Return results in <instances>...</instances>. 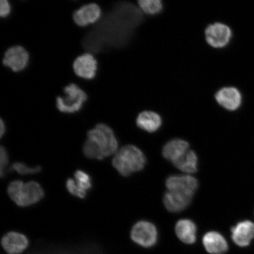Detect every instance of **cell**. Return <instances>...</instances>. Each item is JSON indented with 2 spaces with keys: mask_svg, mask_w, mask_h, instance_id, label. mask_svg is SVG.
I'll list each match as a JSON object with an SVG mask.
<instances>
[{
  "mask_svg": "<svg viewBox=\"0 0 254 254\" xmlns=\"http://www.w3.org/2000/svg\"><path fill=\"white\" fill-rule=\"evenodd\" d=\"M87 100L86 92L77 84L72 82L63 88L62 96L56 98V108L62 113L74 114L83 108Z\"/></svg>",
  "mask_w": 254,
  "mask_h": 254,
  "instance_id": "4",
  "label": "cell"
},
{
  "mask_svg": "<svg viewBox=\"0 0 254 254\" xmlns=\"http://www.w3.org/2000/svg\"><path fill=\"white\" fill-rule=\"evenodd\" d=\"M72 69L79 78L90 80L96 77L98 63L92 54L83 53L76 57L72 63Z\"/></svg>",
  "mask_w": 254,
  "mask_h": 254,
  "instance_id": "9",
  "label": "cell"
},
{
  "mask_svg": "<svg viewBox=\"0 0 254 254\" xmlns=\"http://www.w3.org/2000/svg\"><path fill=\"white\" fill-rule=\"evenodd\" d=\"M198 181L192 176H172L166 181V187L170 191L182 193L189 197H192L198 189Z\"/></svg>",
  "mask_w": 254,
  "mask_h": 254,
  "instance_id": "11",
  "label": "cell"
},
{
  "mask_svg": "<svg viewBox=\"0 0 254 254\" xmlns=\"http://www.w3.org/2000/svg\"><path fill=\"white\" fill-rule=\"evenodd\" d=\"M173 164L178 169L184 173H194L197 171L198 158L194 151L189 150L186 154Z\"/></svg>",
  "mask_w": 254,
  "mask_h": 254,
  "instance_id": "19",
  "label": "cell"
},
{
  "mask_svg": "<svg viewBox=\"0 0 254 254\" xmlns=\"http://www.w3.org/2000/svg\"><path fill=\"white\" fill-rule=\"evenodd\" d=\"M29 238L21 232H7L1 237L0 245L7 254H23L30 247Z\"/></svg>",
  "mask_w": 254,
  "mask_h": 254,
  "instance_id": "8",
  "label": "cell"
},
{
  "mask_svg": "<svg viewBox=\"0 0 254 254\" xmlns=\"http://www.w3.org/2000/svg\"><path fill=\"white\" fill-rule=\"evenodd\" d=\"M75 182L79 188L87 192L91 189L92 183L90 176L84 171L77 170L74 175Z\"/></svg>",
  "mask_w": 254,
  "mask_h": 254,
  "instance_id": "21",
  "label": "cell"
},
{
  "mask_svg": "<svg viewBox=\"0 0 254 254\" xmlns=\"http://www.w3.org/2000/svg\"><path fill=\"white\" fill-rule=\"evenodd\" d=\"M232 239L238 246L246 247L249 246L254 238V223L246 220L238 222L231 228Z\"/></svg>",
  "mask_w": 254,
  "mask_h": 254,
  "instance_id": "13",
  "label": "cell"
},
{
  "mask_svg": "<svg viewBox=\"0 0 254 254\" xmlns=\"http://www.w3.org/2000/svg\"><path fill=\"white\" fill-rule=\"evenodd\" d=\"M145 164L144 154L138 148L132 145L121 148L113 160V167L124 177H128L142 170Z\"/></svg>",
  "mask_w": 254,
  "mask_h": 254,
  "instance_id": "1",
  "label": "cell"
},
{
  "mask_svg": "<svg viewBox=\"0 0 254 254\" xmlns=\"http://www.w3.org/2000/svg\"><path fill=\"white\" fill-rule=\"evenodd\" d=\"M156 227L150 222L141 221L133 226L130 237L133 242L144 248L155 245L157 241Z\"/></svg>",
  "mask_w": 254,
  "mask_h": 254,
  "instance_id": "6",
  "label": "cell"
},
{
  "mask_svg": "<svg viewBox=\"0 0 254 254\" xmlns=\"http://www.w3.org/2000/svg\"><path fill=\"white\" fill-rule=\"evenodd\" d=\"M6 132V126L5 124L3 121L2 119H1V121H0V135H1V137L2 138L3 136L5 134Z\"/></svg>",
  "mask_w": 254,
  "mask_h": 254,
  "instance_id": "26",
  "label": "cell"
},
{
  "mask_svg": "<svg viewBox=\"0 0 254 254\" xmlns=\"http://www.w3.org/2000/svg\"><path fill=\"white\" fill-rule=\"evenodd\" d=\"M215 99L222 108L228 111L239 110L244 103L243 93L234 86L221 88L215 94Z\"/></svg>",
  "mask_w": 254,
  "mask_h": 254,
  "instance_id": "10",
  "label": "cell"
},
{
  "mask_svg": "<svg viewBox=\"0 0 254 254\" xmlns=\"http://www.w3.org/2000/svg\"><path fill=\"white\" fill-rule=\"evenodd\" d=\"M29 53L21 46H14L5 51L2 60V64L13 72L23 71L28 66Z\"/></svg>",
  "mask_w": 254,
  "mask_h": 254,
  "instance_id": "7",
  "label": "cell"
},
{
  "mask_svg": "<svg viewBox=\"0 0 254 254\" xmlns=\"http://www.w3.org/2000/svg\"><path fill=\"white\" fill-rule=\"evenodd\" d=\"M66 187L68 192L73 195L80 198H84L86 196L87 192L79 189L75 181L72 179L66 180Z\"/></svg>",
  "mask_w": 254,
  "mask_h": 254,
  "instance_id": "23",
  "label": "cell"
},
{
  "mask_svg": "<svg viewBox=\"0 0 254 254\" xmlns=\"http://www.w3.org/2000/svg\"><path fill=\"white\" fill-rule=\"evenodd\" d=\"M8 194L18 206L25 207L36 204L44 198V190L37 182L24 183L14 181L9 184Z\"/></svg>",
  "mask_w": 254,
  "mask_h": 254,
  "instance_id": "2",
  "label": "cell"
},
{
  "mask_svg": "<svg viewBox=\"0 0 254 254\" xmlns=\"http://www.w3.org/2000/svg\"><path fill=\"white\" fill-rule=\"evenodd\" d=\"M206 252L211 254H223L228 250L226 240L220 233L210 231L205 234L202 240Z\"/></svg>",
  "mask_w": 254,
  "mask_h": 254,
  "instance_id": "14",
  "label": "cell"
},
{
  "mask_svg": "<svg viewBox=\"0 0 254 254\" xmlns=\"http://www.w3.org/2000/svg\"><path fill=\"white\" fill-rule=\"evenodd\" d=\"M204 34L206 43L214 49L226 47L233 37L231 28L222 23L209 24L205 28Z\"/></svg>",
  "mask_w": 254,
  "mask_h": 254,
  "instance_id": "5",
  "label": "cell"
},
{
  "mask_svg": "<svg viewBox=\"0 0 254 254\" xmlns=\"http://www.w3.org/2000/svg\"><path fill=\"white\" fill-rule=\"evenodd\" d=\"M136 124L139 128L148 132H154L160 128L161 117L152 111H144L139 113L136 119Z\"/></svg>",
  "mask_w": 254,
  "mask_h": 254,
  "instance_id": "15",
  "label": "cell"
},
{
  "mask_svg": "<svg viewBox=\"0 0 254 254\" xmlns=\"http://www.w3.org/2000/svg\"><path fill=\"white\" fill-rule=\"evenodd\" d=\"M176 233L184 243L192 244L196 241V227L192 221L184 219L177 222Z\"/></svg>",
  "mask_w": 254,
  "mask_h": 254,
  "instance_id": "18",
  "label": "cell"
},
{
  "mask_svg": "<svg viewBox=\"0 0 254 254\" xmlns=\"http://www.w3.org/2000/svg\"><path fill=\"white\" fill-rule=\"evenodd\" d=\"M189 144L186 141L180 139H174L168 142L164 145L163 155L167 160L176 161L183 157L189 150Z\"/></svg>",
  "mask_w": 254,
  "mask_h": 254,
  "instance_id": "16",
  "label": "cell"
},
{
  "mask_svg": "<svg viewBox=\"0 0 254 254\" xmlns=\"http://www.w3.org/2000/svg\"><path fill=\"white\" fill-rule=\"evenodd\" d=\"M191 198L182 193L168 190L164 196V204L168 211L179 212L184 210L191 202Z\"/></svg>",
  "mask_w": 254,
  "mask_h": 254,
  "instance_id": "17",
  "label": "cell"
},
{
  "mask_svg": "<svg viewBox=\"0 0 254 254\" xmlns=\"http://www.w3.org/2000/svg\"><path fill=\"white\" fill-rule=\"evenodd\" d=\"M87 139L97 149L102 160L117 151L119 143L110 127L104 123L98 124L87 132Z\"/></svg>",
  "mask_w": 254,
  "mask_h": 254,
  "instance_id": "3",
  "label": "cell"
},
{
  "mask_svg": "<svg viewBox=\"0 0 254 254\" xmlns=\"http://www.w3.org/2000/svg\"><path fill=\"white\" fill-rule=\"evenodd\" d=\"M11 170L15 171L19 174L28 175L39 173L42 170V168L39 166L30 167L24 163H15L12 165Z\"/></svg>",
  "mask_w": 254,
  "mask_h": 254,
  "instance_id": "22",
  "label": "cell"
},
{
  "mask_svg": "<svg viewBox=\"0 0 254 254\" xmlns=\"http://www.w3.org/2000/svg\"><path fill=\"white\" fill-rule=\"evenodd\" d=\"M8 154L6 149L1 146L0 149V170H1V177H3L5 175L6 168L8 164Z\"/></svg>",
  "mask_w": 254,
  "mask_h": 254,
  "instance_id": "24",
  "label": "cell"
},
{
  "mask_svg": "<svg viewBox=\"0 0 254 254\" xmlns=\"http://www.w3.org/2000/svg\"><path fill=\"white\" fill-rule=\"evenodd\" d=\"M138 5L142 13L148 15L159 14L163 8L161 0H139Z\"/></svg>",
  "mask_w": 254,
  "mask_h": 254,
  "instance_id": "20",
  "label": "cell"
},
{
  "mask_svg": "<svg viewBox=\"0 0 254 254\" xmlns=\"http://www.w3.org/2000/svg\"><path fill=\"white\" fill-rule=\"evenodd\" d=\"M102 11L96 3H89L81 6L72 14V20L79 27H85L99 21Z\"/></svg>",
  "mask_w": 254,
  "mask_h": 254,
  "instance_id": "12",
  "label": "cell"
},
{
  "mask_svg": "<svg viewBox=\"0 0 254 254\" xmlns=\"http://www.w3.org/2000/svg\"><path fill=\"white\" fill-rule=\"evenodd\" d=\"M11 9V5L8 0L0 1V16L1 18L7 17L10 14Z\"/></svg>",
  "mask_w": 254,
  "mask_h": 254,
  "instance_id": "25",
  "label": "cell"
}]
</instances>
